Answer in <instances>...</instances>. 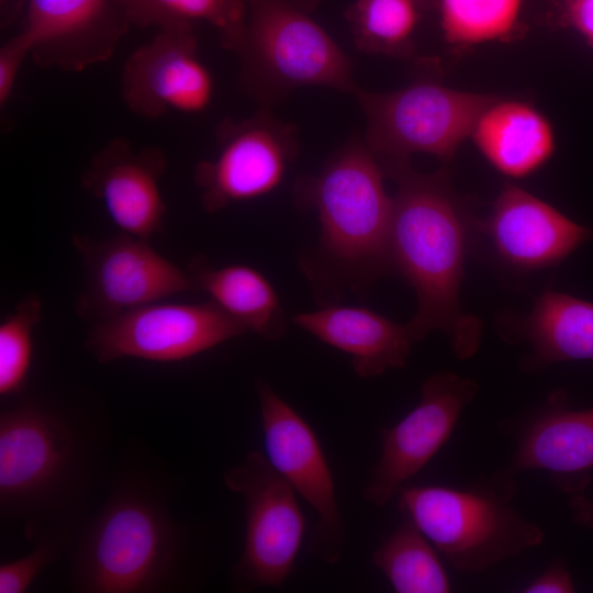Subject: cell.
Masks as SVG:
<instances>
[{"label":"cell","instance_id":"1","mask_svg":"<svg viewBox=\"0 0 593 593\" xmlns=\"http://www.w3.org/2000/svg\"><path fill=\"white\" fill-rule=\"evenodd\" d=\"M381 165L396 183L390 270L415 290L418 301L406 324L410 335L415 343L432 331H443L455 354L467 359L481 337L480 322L463 314L459 302L472 221L445 171L421 174L409 160Z\"/></svg>","mask_w":593,"mask_h":593},{"label":"cell","instance_id":"2","mask_svg":"<svg viewBox=\"0 0 593 593\" xmlns=\"http://www.w3.org/2000/svg\"><path fill=\"white\" fill-rule=\"evenodd\" d=\"M94 421L36 400L0 414L1 517L23 521L35 540L72 526L102 469V433Z\"/></svg>","mask_w":593,"mask_h":593},{"label":"cell","instance_id":"3","mask_svg":"<svg viewBox=\"0 0 593 593\" xmlns=\"http://www.w3.org/2000/svg\"><path fill=\"white\" fill-rule=\"evenodd\" d=\"M186 536L163 489L123 474L76 537L69 583L79 593H158L179 588Z\"/></svg>","mask_w":593,"mask_h":593},{"label":"cell","instance_id":"4","mask_svg":"<svg viewBox=\"0 0 593 593\" xmlns=\"http://www.w3.org/2000/svg\"><path fill=\"white\" fill-rule=\"evenodd\" d=\"M383 175L376 155L353 139L299 186L301 202L317 213L325 266L354 290L391 271L393 199L385 191Z\"/></svg>","mask_w":593,"mask_h":593},{"label":"cell","instance_id":"5","mask_svg":"<svg viewBox=\"0 0 593 593\" xmlns=\"http://www.w3.org/2000/svg\"><path fill=\"white\" fill-rule=\"evenodd\" d=\"M504 469L466 489L402 486L399 508L459 572L475 574L542 544L544 530L513 505Z\"/></svg>","mask_w":593,"mask_h":593},{"label":"cell","instance_id":"6","mask_svg":"<svg viewBox=\"0 0 593 593\" xmlns=\"http://www.w3.org/2000/svg\"><path fill=\"white\" fill-rule=\"evenodd\" d=\"M245 32L234 52L254 91L327 87L356 93L351 63L335 41L291 0H244Z\"/></svg>","mask_w":593,"mask_h":593},{"label":"cell","instance_id":"7","mask_svg":"<svg viewBox=\"0 0 593 593\" xmlns=\"http://www.w3.org/2000/svg\"><path fill=\"white\" fill-rule=\"evenodd\" d=\"M367 119L366 145L381 164L426 153L449 160L496 98L419 81L392 92L355 93Z\"/></svg>","mask_w":593,"mask_h":593},{"label":"cell","instance_id":"8","mask_svg":"<svg viewBox=\"0 0 593 593\" xmlns=\"http://www.w3.org/2000/svg\"><path fill=\"white\" fill-rule=\"evenodd\" d=\"M224 482L245 503L244 546L233 571L236 588L280 586L293 569L305 532L296 492L258 450L228 469Z\"/></svg>","mask_w":593,"mask_h":593},{"label":"cell","instance_id":"9","mask_svg":"<svg viewBox=\"0 0 593 593\" xmlns=\"http://www.w3.org/2000/svg\"><path fill=\"white\" fill-rule=\"evenodd\" d=\"M213 301L147 303L98 322L85 347L101 363L122 358L181 361L248 333Z\"/></svg>","mask_w":593,"mask_h":593},{"label":"cell","instance_id":"10","mask_svg":"<svg viewBox=\"0 0 593 593\" xmlns=\"http://www.w3.org/2000/svg\"><path fill=\"white\" fill-rule=\"evenodd\" d=\"M216 144L215 155L200 160L193 171L209 213L275 191L295 157L296 128L261 111L240 121L223 120Z\"/></svg>","mask_w":593,"mask_h":593},{"label":"cell","instance_id":"11","mask_svg":"<svg viewBox=\"0 0 593 593\" xmlns=\"http://www.w3.org/2000/svg\"><path fill=\"white\" fill-rule=\"evenodd\" d=\"M72 245L85 268L76 311L97 323L174 294L197 290L187 270L158 254L148 239L124 232L103 240L75 234Z\"/></svg>","mask_w":593,"mask_h":593},{"label":"cell","instance_id":"12","mask_svg":"<svg viewBox=\"0 0 593 593\" xmlns=\"http://www.w3.org/2000/svg\"><path fill=\"white\" fill-rule=\"evenodd\" d=\"M266 457L316 513L311 551L336 562L344 546V526L331 468L307 422L266 381L256 380Z\"/></svg>","mask_w":593,"mask_h":593},{"label":"cell","instance_id":"13","mask_svg":"<svg viewBox=\"0 0 593 593\" xmlns=\"http://www.w3.org/2000/svg\"><path fill=\"white\" fill-rule=\"evenodd\" d=\"M478 383L441 371L422 384L416 406L395 425L380 430L381 452L363 490V497L384 506L438 452L452 434Z\"/></svg>","mask_w":593,"mask_h":593},{"label":"cell","instance_id":"14","mask_svg":"<svg viewBox=\"0 0 593 593\" xmlns=\"http://www.w3.org/2000/svg\"><path fill=\"white\" fill-rule=\"evenodd\" d=\"M214 80L199 55L193 27L157 31L125 60L121 96L135 114H198L212 102Z\"/></svg>","mask_w":593,"mask_h":593},{"label":"cell","instance_id":"15","mask_svg":"<svg viewBox=\"0 0 593 593\" xmlns=\"http://www.w3.org/2000/svg\"><path fill=\"white\" fill-rule=\"evenodd\" d=\"M128 26L114 0H29L22 32L36 65L79 72L109 60Z\"/></svg>","mask_w":593,"mask_h":593},{"label":"cell","instance_id":"16","mask_svg":"<svg viewBox=\"0 0 593 593\" xmlns=\"http://www.w3.org/2000/svg\"><path fill=\"white\" fill-rule=\"evenodd\" d=\"M167 166L161 149L137 148L130 139L115 137L91 157L81 186L122 232L149 239L164 228L166 204L159 182Z\"/></svg>","mask_w":593,"mask_h":593},{"label":"cell","instance_id":"17","mask_svg":"<svg viewBox=\"0 0 593 593\" xmlns=\"http://www.w3.org/2000/svg\"><path fill=\"white\" fill-rule=\"evenodd\" d=\"M515 449L505 471L545 470L569 494L583 493L593 470V409L573 410L568 394L557 390L519 423Z\"/></svg>","mask_w":593,"mask_h":593},{"label":"cell","instance_id":"18","mask_svg":"<svg viewBox=\"0 0 593 593\" xmlns=\"http://www.w3.org/2000/svg\"><path fill=\"white\" fill-rule=\"evenodd\" d=\"M481 230L499 259L522 271L557 265L592 237L589 228L514 184L503 188Z\"/></svg>","mask_w":593,"mask_h":593},{"label":"cell","instance_id":"19","mask_svg":"<svg viewBox=\"0 0 593 593\" xmlns=\"http://www.w3.org/2000/svg\"><path fill=\"white\" fill-rule=\"evenodd\" d=\"M293 323L351 357L360 378H372L406 365L414 343L401 325L362 306L329 305L295 314Z\"/></svg>","mask_w":593,"mask_h":593},{"label":"cell","instance_id":"20","mask_svg":"<svg viewBox=\"0 0 593 593\" xmlns=\"http://www.w3.org/2000/svg\"><path fill=\"white\" fill-rule=\"evenodd\" d=\"M507 338L526 340L522 369L535 372L563 361L593 360V303L546 290L527 315L510 325Z\"/></svg>","mask_w":593,"mask_h":593},{"label":"cell","instance_id":"21","mask_svg":"<svg viewBox=\"0 0 593 593\" xmlns=\"http://www.w3.org/2000/svg\"><path fill=\"white\" fill-rule=\"evenodd\" d=\"M471 137L485 159L512 178L534 174L555 149L549 122L537 110L518 101L496 99L479 116Z\"/></svg>","mask_w":593,"mask_h":593},{"label":"cell","instance_id":"22","mask_svg":"<svg viewBox=\"0 0 593 593\" xmlns=\"http://www.w3.org/2000/svg\"><path fill=\"white\" fill-rule=\"evenodd\" d=\"M187 272L195 289L204 291L215 304L266 339L279 338L286 329L279 296L268 279L246 265L212 266L197 256Z\"/></svg>","mask_w":593,"mask_h":593},{"label":"cell","instance_id":"23","mask_svg":"<svg viewBox=\"0 0 593 593\" xmlns=\"http://www.w3.org/2000/svg\"><path fill=\"white\" fill-rule=\"evenodd\" d=\"M128 25L171 30L193 27L198 21L212 25L222 46L235 52L246 24L244 0H114Z\"/></svg>","mask_w":593,"mask_h":593},{"label":"cell","instance_id":"24","mask_svg":"<svg viewBox=\"0 0 593 593\" xmlns=\"http://www.w3.org/2000/svg\"><path fill=\"white\" fill-rule=\"evenodd\" d=\"M435 549L406 518L373 551L372 562L398 593H448L449 578Z\"/></svg>","mask_w":593,"mask_h":593},{"label":"cell","instance_id":"25","mask_svg":"<svg viewBox=\"0 0 593 593\" xmlns=\"http://www.w3.org/2000/svg\"><path fill=\"white\" fill-rule=\"evenodd\" d=\"M419 5L418 0H356L346 12L356 45L368 53H409Z\"/></svg>","mask_w":593,"mask_h":593},{"label":"cell","instance_id":"26","mask_svg":"<svg viewBox=\"0 0 593 593\" xmlns=\"http://www.w3.org/2000/svg\"><path fill=\"white\" fill-rule=\"evenodd\" d=\"M522 0H440L448 43L471 46L501 40L515 29Z\"/></svg>","mask_w":593,"mask_h":593},{"label":"cell","instance_id":"27","mask_svg":"<svg viewBox=\"0 0 593 593\" xmlns=\"http://www.w3.org/2000/svg\"><path fill=\"white\" fill-rule=\"evenodd\" d=\"M42 301L31 294L22 299L0 325V395L22 391L33 358V335L42 317Z\"/></svg>","mask_w":593,"mask_h":593},{"label":"cell","instance_id":"28","mask_svg":"<svg viewBox=\"0 0 593 593\" xmlns=\"http://www.w3.org/2000/svg\"><path fill=\"white\" fill-rule=\"evenodd\" d=\"M34 541L31 552L0 566V593L26 592L36 577L72 544L74 534L51 533Z\"/></svg>","mask_w":593,"mask_h":593},{"label":"cell","instance_id":"29","mask_svg":"<svg viewBox=\"0 0 593 593\" xmlns=\"http://www.w3.org/2000/svg\"><path fill=\"white\" fill-rule=\"evenodd\" d=\"M31 43L21 31L0 48V105L4 107L12 96L20 68L31 56Z\"/></svg>","mask_w":593,"mask_h":593},{"label":"cell","instance_id":"30","mask_svg":"<svg viewBox=\"0 0 593 593\" xmlns=\"http://www.w3.org/2000/svg\"><path fill=\"white\" fill-rule=\"evenodd\" d=\"M555 22L582 37L593 48V0H552Z\"/></svg>","mask_w":593,"mask_h":593},{"label":"cell","instance_id":"31","mask_svg":"<svg viewBox=\"0 0 593 593\" xmlns=\"http://www.w3.org/2000/svg\"><path fill=\"white\" fill-rule=\"evenodd\" d=\"M572 575L562 560L551 562L523 590L525 593H572L575 590Z\"/></svg>","mask_w":593,"mask_h":593},{"label":"cell","instance_id":"32","mask_svg":"<svg viewBox=\"0 0 593 593\" xmlns=\"http://www.w3.org/2000/svg\"><path fill=\"white\" fill-rule=\"evenodd\" d=\"M571 521L583 528L593 529V499L583 493L571 495L569 502Z\"/></svg>","mask_w":593,"mask_h":593},{"label":"cell","instance_id":"33","mask_svg":"<svg viewBox=\"0 0 593 593\" xmlns=\"http://www.w3.org/2000/svg\"><path fill=\"white\" fill-rule=\"evenodd\" d=\"M422 4L425 3L426 0H418Z\"/></svg>","mask_w":593,"mask_h":593},{"label":"cell","instance_id":"34","mask_svg":"<svg viewBox=\"0 0 593 593\" xmlns=\"http://www.w3.org/2000/svg\"><path fill=\"white\" fill-rule=\"evenodd\" d=\"M1 1H3V0H1Z\"/></svg>","mask_w":593,"mask_h":593}]
</instances>
